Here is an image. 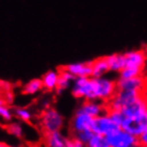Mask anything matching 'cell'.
<instances>
[{"label":"cell","instance_id":"1","mask_svg":"<svg viewBox=\"0 0 147 147\" xmlns=\"http://www.w3.org/2000/svg\"><path fill=\"white\" fill-rule=\"evenodd\" d=\"M65 125L63 115L53 107H47L40 115V126L43 133L62 131Z\"/></svg>","mask_w":147,"mask_h":147},{"label":"cell","instance_id":"2","mask_svg":"<svg viewBox=\"0 0 147 147\" xmlns=\"http://www.w3.org/2000/svg\"><path fill=\"white\" fill-rule=\"evenodd\" d=\"M93 78H94V82H93L94 100H99V101L107 103L117 91L116 80L108 76Z\"/></svg>","mask_w":147,"mask_h":147},{"label":"cell","instance_id":"3","mask_svg":"<svg viewBox=\"0 0 147 147\" xmlns=\"http://www.w3.org/2000/svg\"><path fill=\"white\" fill-rule=\"evenodd\" d=\"M106 140L109 147H140L139 138L121 128L108 134Z\"/></svg>","mask_w":147,"mask_h":147},{"label":"cell","instance_id":"4","mask_svg":"<svg viewBox=\"0 0 147 147\" xmlns=\"http://www.w3.org/2000/svg\"><path fill=\"white\" fill-rule=\"evenodd\" d=\"M144 93L136 91H127V90H117L114 96L107 102L108 110H121L129 103L139 98Z\"/></svg>","mask_w":147,"mask_h":147},{"label":"cell","instance_id":"5","mask_svg":"<svg viewBox=\"0 0 147 147\" xmlns=\"http://www.w3.org/2000/svg\"><path fill=\"white\" fill-rule=\"evenodd\" d=\"M117 128H119V127L113 121V118L111 117L109 111L94 118L92 125L93 132L95 134H99L102 136H107L108 134L113 132L114 130H116Z\"/></svg>","mask_w":147,"mask_h":147},{"label":"cell","instance_id":"6","mask_svg":"<svg viewBox=\"0 0 147 147\" xmlns=\"http://www.w3.org/2000/svg\"><path fill=\"white\" fill-rule=\"evenodd\" d=\"M119 128L139 138L147 129V111L136 117L123 118Z\"/></svg>","mask_w":147,"mask_h":147},{"label":"cell","instance_id":"7","mask_svg":"<svg viewBox=\"0 0 147 147\" xmlns=\"http://www.w3.org/2000/svg\"><path fill=\"white\" fill-rule=\"evenodd\" d=\"M93 121H94V117H92L91 115L86 114L85 112L78 108L76 112L74 113L73 118L70 121V130L71 133L79 132V131H83V130H88V129H92Z\"/></svg>","mask_w":147,"mask_h":147},{"label":"cell","instance_id":"8","mask_svg":"<svg viewBox=\"0 0 147 147\" xmlns=\"http://www.w3.org/2000/svg\"><path fill=\"white\" fill-rule=\"evenodd\" d=\"M123 55L125 59V67L144 70L147 62V55L144 50H128Z\"/></svg>","mask_w":147,"mask_h":147},{"label":"cell","instance_id":"9","mask_svg":"<svg viewBox=\"0 0 147 147\" xmlns=\"http://www.w3.org/2000/svg\"><path fill=\"white\" fill-rule=\"evenodd\" d=\"M117 90H127V91H136V92L144 93L146 88V80L143 76H138L130 79H121L118 78L116 80Z\"/></svg>","mask_w":147,"mask_h":147},{"label":"cell","instance_id":"10","mask_svg":"<svg viewBox=\"0 0 147 147\" xmlns=\"http://www.w3.org/2000/svg\"><path fill=\"white\" fill-rule=\"evenodd\" d=\"M62 67L69 74H71L75 78L92 77V61L69 63Z\"/></svg>","mask_w":147,"mask_h":147},{"label":"cell","instance_id":"11","mask_svg":"<svg viewBox=\"0 0 147 147\" xmlns=\"http://www.w3.org/2000/svg\"><path fill=\"white\" fill-rule=\"evenodd\" d=\"M69 138L62 131L43 133V142L45 147H67Z\"/></svg>","mask_w":147,"mask_h":147},{"label":"cell","instance_id":"12","mask_svg":"<svg viewBox=\"0 0 147 147\" xmlns=\"http://www.w3.org/2000/svg\"><path fill=\"white\" fill-rule=\"evenodd\" d=\"M79 109H81L83 112L91 115L94 118L108 111L107 103L99 100H83Z\"/></svg>","mask_w":147,"mask_h":147},{"label":"cell","instance_id":"13","mask_svg":"<svg viewBox=\"0 0 147 147\" xmlns=\"http://www.w3.org/2000/svg\"><path fill=\"white\" fill-rule=\"evenodd\" d=\"M60 69H50L40 77L43 88L48 92H55L59 83Z\"/></svg>","mask_w":147,"mask_h":147},{"label":"cell","instance_id":"14","mask_svg":"<svg viewBox=\"0 0 147 147\" xmlns=\"http://www.w3.org/2000/svg\"><path fill=\"white\" fill-rule=\"evenodd\" d=\"M109 73H110V68L107 61V57L98 58L92 61V77H105Z\"/></svg>","mask_w":147,"mask_h":147},{"label":"cell","instance_id":"15","mask_svg":"<svg viewBox=\"0 0 147 147\" xmlns=\"http://www.w3.org/2000/svg\"><path fill=\"white\" fill-rule=\"evenodd\" d=\"M76 78L74 77L71 74H69L67 70H65L63 67L60 68V77H59V83H58V88L55 90L57 94H62L68 88H71L74 81Z\"/></svg>","mask_w":147,"mask_h":147},{"label":"cell","instance_id":"16","mask_svg":"<svg viewBox=\"0 0 147 147\" xmlns=\"http://www.w3.org/2000/svg\"><path fill=\"white\" fill-rule=\"evenodd\" d=\"M111 73H119L123 68H125V59L123 53H113L107 57Z\"/></svg>","mask_w":147,"mask_h":147},{"label":"cell","instance_id":"17","mask_svg":"<svg viewBox=\"0 0 147 147\" xmlns=\"http://www.w3.org/2000/svg\"><path fill=\"white\" fill-rule=\"evenodd\" d=\"M43 88V84H42V80L40 78H34L32 80H30L29 82H27L26 84L22 86V94H25L27 96H34L42 92Z\"/></svg>","mask_w":147,"mask_h":147},{"label":"cell","instance_id":"18","mask_svg":"<svg viewBox=\"0 0 147 147\" xmlns=\"http://www.w3.org/2000/svg\"><path fill=\"white\" fill-rule=\"evenodd\" d=\"M14 117L22 123H30L33 119V113L29 108L26 107H16L13 109Z\"/></svg>","mask_w":147,"mask_h":147},{"label":"cell","instance_id":"19","mask_svg":"<svg viewBox=\"0 0 147 147\" xmlns=\"http://www.w3.org/2000/svg\"><path fill=\"white\" fill-rule=\"evenodd\" d=\"M5 128H7V131L11 136H15L17 139H22L25 136V130H24L22 121H10L7 124Z\"/></svg>","mask_w":147,"mask_h":147},{"label":"cell","instance_id":"20","mask_svg":"<svg viewBox=\"0 0 147 147\" xmlns=\"http://www.w3.org/2000/svg\"><path fill=\"white\" fill-rule=\"evenodd\" d=\"M14 117V113L10 106L5 103V105H1L0 106V121H2L3 124H7L12 121Z\"/></svg>","mask_w":147,"mask_h":147},{"label":"cell","instance_id":"21","mask_svg":"<svg viewBox=\"0 0 147 147\" xmlns=\"http://www.w3.org/2000/svg\"><path fill=\"white\" fill-rule=\"evenodd\" d=\"M86 147H109L106 140V136L95 134L91 138V140L86 143Z\"/></svg>","mask_w":147,"mask_h":147},{"label":"cell","instance_id":"22","mask_svg":"<svg viewBox=\"0 0 147 147\" xmlns=\"http://www.w3.org/2000/svg\"><path fill=\"white\" fill-rule=\"evenodd\" d=\"M143 74V70L136 69V68H130V67H125L118 73V78L121 79H130L138 76H141Z\"/></svg>","mask_w":147,"mask_h":147},{"label":"cell","instance_id":"23","mask_svg":"<svg viewBox=\"0 0 147 147\" xmlns=\"http://www.w3.org/2000/svg\"><path fill=\"white\" fill-rule=\"evenodd\" d=\"M74 136H76L78 140H80L81 142L83 143H88V141L91 140V138L94 136V132H93L92 129H88V130H83V131H79V132L73 134Z\"/></svg>","mask_w":147,"mask_h":147},{"label":"cell","instance_id":"24","mask_svg":"<svg viewBox=\"0 0 147 147\" xmlns=\"http://www.w3.org/2000/svg\"><path fill=\"white\" fill-rule=\"evenodd\" d=\"M67 147H86V144L81 142L80 140H78L76 136H70L68 140V144Z\"/></svg>","mask_w":147,"mask_h":147},{"label":"cell","instance_id":"25","mask_svg":"<svg viewBox=\"0 0 147 147\" xmlns=\"http://www.w3.org/2000/svg\"><path fill=\"white\" fill-rule=\"evenodd\" d=\"M140 147H147V129L139 136Z\"/></svg>","mask_w":147,"mask_h":147},{"label":"cell","instance_id":"26","mask_svg":"<svg viewBox=\"0 0 147 147\" xmlns=\"http://www.w3.org/2000/svg\"><path fill=\"white\" fill-rule=\"evenodd\" d=\"M5 103H7V100L4 98V96L0 94V106H1V105H5Z\"/></svg>","mask_w":147,"mask_h":147},{"label":"cell","instance_id":"27","mask_svg":"<svg viewBox=\"0 0 147 147\" xmlns=\"http://www.w3.org/2000/svg\"><path fill=\"white\" fill-rule=\"evenodd\" d=\"M0 147H12L10 145H7V143H3V142H0Z\"/></svg>","mask_w":147,"mask_h":147},{"label":"cell","instance_id":"28","mask_svg":"<svg viewBox=\"0 0 147 147\" xmlns=\"http://www.w3.org/2000/svg\"><path fill=\"white\" fill-rule=\"evenodd\" d=\"M144 69L146 70V73H147V62H146V65H145V68H144Z\"/></svg>","mask_w":147,"mask_h":147}]
</instances>
